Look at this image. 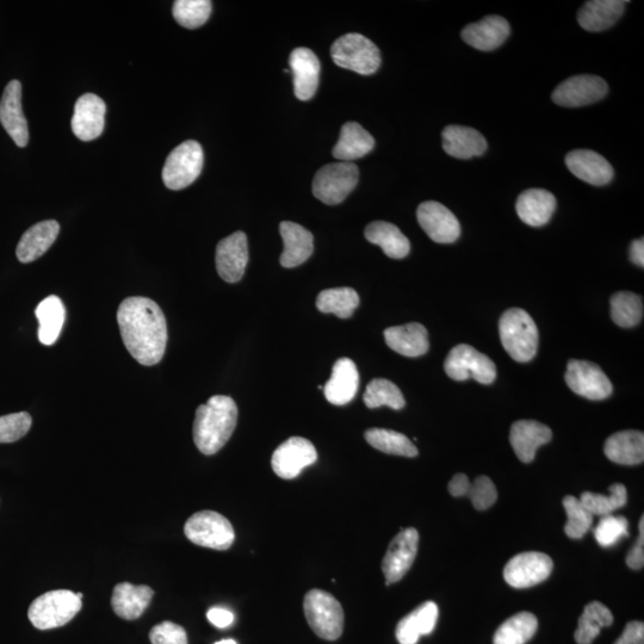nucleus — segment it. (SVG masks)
Returning a JSON list of instances; mask_svg holds the SVG:
<instances>
[{"mask_svg": "<svg viewBox=\"0 0 644 644\" xmlns=\"http://www.w3.org/2000/svg\"><path fill=\"white\" fill-rule=\"evenodd\" d=\"M117 322L123 343L136 362L152 367L163 359L167 324L156 302L147 297H128L119 307Z\"/></svg>", "mask_w": 644, "mask_h": 644, "instance_id": "obj_1", "label": "nucleus"}, {"mask_svg": "<svg viewBox=\"0 0 644 644\" xmlns=\"http://www.w3.org/2000/svg\"><path fill=\"white\" fill-rule=\"evenodd\" d=\"M238 423V407L225 395L212 396L197 408L194 442L203 455L212 456L225 447Z\"/></svg>", "mask_w": 644, "mask_h": 644, "instance_id": "obj_2", "label": "nucleus"}, {"mask_svg": "<svg viewBox=\"0 0 644 644\" xmlns=\"http://www.w3.org/2000/svg\"><path fill=\"white\" fill-rule=\"evenodd\" d=\"M501 344L516 362H530L537 354L538 328L523 309L512 308L499 321Z\"/></svg>", "mask_w": 644, "mask_h": 644, "instance_id": "obj_3", "label": "nucleus"}, {"mask_svg": "<svg viewBox=\"0 0 644 644\" xmlns=\"http://www.w3.org/2000/svg\"><path fill=\"white\" fill-rule=\"evenodd\" d=\"M83 608L82 599L70 590H55L36 598L28 610L29 621L39 630L64 627Z\"/></svg>", "mask_w": 644, "mask_h": 644, "instance_id": "obj_4", "label": "nucleus"}, {"mask_svg": "<svg viewBox=\"0 0 644 644\" xmlns=\"http://www.w3.org/2000/svg\"><path fill=\"white\" fill-rule=\"evenodd\" d=\"M303 610L309 627L326 641H336L343 634L344 611L332 594L311 590L306 594Z\"/></svg>", "mask_w": 644, "mask_h": 644, "instance_id": "obj_5", "label": "nucleus"}, {"mask_svg": "<svg viewBox=\"0 0 644 644\" xmlns=\"http://www.w3.org/2000/svg\"><path fill=\"white\" fill-rule=\"evenodd\" d=\"M331 57L339 67L370 76L381 66L380 49L361 34H346L333 43Z\"/></svg>", "mask_w": 644, "mask_h": 644, "instance_id": "obj_6", "label": "nucleus"}, {"mask_svg": "<svg viewBox=\"0 0 644 644\" xmlns=\"http://www.w3.org/2000/svg\"><path fill=\"white\" fill-rule=\"evenodd\" d=\"M184 534L196 546L227 550L233 546L235 532L229 520L214 511H201L188 519Z\"/></svg>", "mask_w": 644, "mask_h": 644, "instance_id": "obj_7", "label": "nucleus"}, {"mask_svg": "<svg viewBox=\"0 0 644 644\" xmlns=\"http://www.w3.org/2000/svg\"><path fill=\"white\" fill-rule=\"evenodd\" d=\"M359 181V170L354 163H333L321 167L314 177L313 194L327 206L342 203Z\"/></svg>", "mask_w": 644, "mask_h": 644, "instance_id": "obj_8", "label": "nucleus"}, {"mask_svg": "<svg viewBox=\"0 0 644 644\" xmlns=\"http://www.w3.org/2000/svg\"><path fill=\"white\" fill-rule=\"evenodd\" d=\"M444 369L455 381L474 379L481 385H492L497 379V367L492 359L467 344L457 345L450 351Z\"/></svg>", "mask_w": 644, "mask_h": 644, "instance_id": "obj_9", "label": "nucleus"}, {"mask_svg": "<svg viewBox=\"0 0 644 644\" xmlns=\"http://www.w3.org/2000/svg\"><path fill=\"white\" fill-rule=\"evenodd\" d=\"M204 164L203 148L197 141L183 142L167 157L163 181L171 190H182L193 184L201 175Z\"/></svg>", "mask_w": 644, "mask_h": 644, "instance_id": "obj_10", "label": "nucleus"}, {"mask_svg": "<svg viewBox=\"0 0 644 644\" xmlns=\"http://www.w3.org/2000/svg\"><path fill=\"white\" fill-rule=\"evenodd\" d=\"M566 383L572 392L588 400H605L612 394V383L597 364L571 359Z\"/></svg>", "mask_w": 644, "mask_h": 644, "instance_id": "obj_11", "label": "nucleus"}, {"mask_svg": "<svg viewBox=\"0 0 644 644\" xmlns=\"http://www.w3.org/2000/svg\"><path fill=\"white\" fill-rule=\"evenodd\" d=\"M608 91L609 86L604 79L591 74H581L562 82L551 97L560 107L579 108L602 101Z\"/></svg>", "mask_w": 644, "mask_h": 644, "instance_id": "obj_12", "label": "nucleus"}, {"mask_svg": "<svg viewBox=\"0 0 644 644\" xmlns=\"http://www.w3.org/2000/svg\"><path fill=\"white\" fill-rule=\"evenodd\" d=\"M554 563L550 557L538 551H528L510 560L504 569L507 584L523 590L546 581L553 572Z\"/></svg>", "mask_w": 644, "mask_h": 644, "instance_id": "obj_13", "label": "nucleus"}, {"mask_svg": "<svg viewBox=\"0 0 644 644\" xmlns=\"http://www.w3.org/2000/svg\"><path fill=\"white\" fill-rule=\"evenodd\" d=\"M318 460V452L313 443L302 437H291L278 447L272 455L271 466L281 479L297 478L303 469Z\"/></svg>", "mask_w": 644, "mask_h": 644, "instance_id": "obj_14", "label": "nucleus"}, {"mask_svg": "<svg viewBox=\"0 0 644 644\" xmlns=\"http://www.w3.org/2000/svg\"><path fill=\"white\" fill-rule=\"evenodd\" d=\"M419 547V534L416 529L401 530L390 542L385 559L382 561V572L386 585L395 584L405 577L416 560Z\"/></svg>", "mask_w": 644, "mask_h": 644, "instance_id": "obj_15", "label": "nucleus"}, {"mask_svg": "<svg viewBox=\"0 0 644 644\" xmlns=\"http://www.w3.org/2000/svg\"><path fill=\"white\" fill-rule=\"evenodd\" d=\"M417 218L420 227L435 243L452 244L460 238V222L442 203L435 201L421 203L417 210Z\"/></svg>", "mask_w": 644, "mask_h": 644, "instance_id": "obj_16", "label": "nucleus"}, {"mask_svg": "<svg viewBox=\"0 0 644 644\" xmlns=\"http://www.w3.org/2000/svg\"><path fill=\"white\" fill-rule=\"evenodd\" d=\"M216 269L222 280L237 283L249 263V245L244 232H235L222 239L216 247Z\"/></svg>", "mask_w": 644, "mask_h": 644, "instance_id": "obj_17", "label": "nucleus"}, {"mask_svg": "<svg viewBox=\"0 0 644 644\" xmlns=\"http://www.w3.org/2000/svg\"><path fill=\"white\" fill-rule=\"evenodd\" d=\"M0 123L18 147H26L29 141V129L22 108V84L11 80L6 85L0 101Z\"/></svg>", "mask_w": 644, "mask_h": 644, "instance_id": "obj_18", "label": "nucleus"}, {"mask_svg": "<svg viewBox=\"0 0 644 644\" xmlns=\"http://www.w3.org/2000/svg\"><path fill=\"white\" fill-rule=\"evenodd\" d=\"M105 111H107V105L97 95L85 94L80 97L74 107L71 122L74 135L82 141H92L101 136L104 130Z\"/></svg>", "mask_w": 644, "mask_h": 644, "instance_id": "obj_19", "label": "nucleus"}, {"mask_svg": "<svg viewBox=\"0 0 644 644\" xmlns=\"http://www.w3.org/2000/svg\"><path fill=\"white\" fill-rule=\"evenodd\" d=\"M290 70L294 77L295 96L300 101H309L318 90L320 82V61L311 49L296 48L290 54Z\"/></svg>", "mask_w": 644, "mask_h": 644, "instance_id": "obj_20", "label": "nucleus"}, {"mask_svg": "<svg viewBox=\"0 0 644 644\" xmlns=\"http://www.w3.org/2000/svg\"><path fill=\"white\" fill-rule=\"evenodd\" d=\"M566 165L575 177L594 187H604L613 178V169L609 161L594 151H572L567 154Z\"/></svg>", "mask_w": 644, "mask_h": 644, "instance_id": "obj_21", "label": "nucleus"}, {"mask_svg": "<svg viewBox=\"0 0 644 644\" xmlns=\"http://www.w3.org/2000/svg\"><path fill=\"white\" fill-rule=\"evenodd\" d=\"M553 438L547 425L535 420H519L511 427L510 442L517 457L524 463L535 460L536 452Z\"/></svg>", "mask_w": 644, "mask_h": 644, "instance_id": "obj_22", "label": "nucleus"}, {"mask_svg": "<svg viewBox=\"0 0 644 644\" xmlns=\"http://www.w3.org/2000/svg\"><path fill=\"white\" fill-rule=\"evenodd\" d=\"M511 28L504 17L487 16L463 29L462 39L478 51L492 52L510 36Z\"/></svg>", "mask_w": 644, "mask_h": 644, "instance_id": "obj_23", "label": "nucleus"}, {"mask_svg": "<svg viewBox=\"0 0 644 644\" xmlns=\"http://www.w3.org/2000/svg\"><path fill=\"white\" fill-rule=\"evenodd\" d=\"M284 251L281 256L283 268H296L306 263L314 251V237L305 227L295 222L284 221L280 226Z\"/></svg>", "mask_w": 644, "mask_h": 644, "instance_id": "obj_24", "label": "nucleus"}, {"mask_svg": "<svg viewBox=\"0 0 644 644\" xmlns=\"http://www.w3.org/2000/svg\"><path fill=\"white\" fill-rule=\"evenodd\" d=\"M359 387V374L356 364L349 358H340L333 365L332 376L324 387L328 402L344 406L355 399Z\"/></svg>", "mask_w": 644, "mask_h": 644, "instance_id": "obj_25", "label": "nucleus"}, {"mask_svg": "<svg viewBox=\"0 0 644 644\" xmlns=\"http://www.w3.org/2000/svg\"><path fill=\"white\" fill-rule=\"evenodd\" d=\"M556 204L555 196L548 190L529 189L518 197L516 209L525 225L542 227L553 218Z\"/></svg>", "mask_w": 644, "mask_h": 644, "instance_id": "obj_26", "label": "nucleus"}, {"mask_svg": "<svg viewBox=\"0 0 644 644\" xmlns=\"http://www.w3.org/2000/svg\"><path fill=\"white\" fill-rule=\"evenodd\" d=\"M60 225L57 221L47 220L30 227L18 243L16 255L23 264L34 262L51 249L57 240Z\"/></svg>", "mask_w": 644, "mask_h": 644, "instance_id": "obj_27", "label": "nucleus"}, {"mask_svg": "<svg viewBox=\"0 0 644 644\" xmlns=\"http://www.w3.org/2000/svg\"><path fill=\"white\" fill-rule=\"evenodd\" d=\"M385 339L390 349L405 357H420L430 349L429 333L418 322L387 328Z\"/></svg>", "mask_w": 644, "mask_h": 644, "instance_id": "obj_28", "label": "nucleus"}, {"mask_svg": "<svg viewBox=\"0 0 644 644\" xmlns=\"http://www.w3.org/2000/svg\"><path fill=\"white\" fill-rule=\"evenodd\" d=\"M443 148L450 157L472 159L487 151V141L478 130L463 126H448L443 130Z\"/></svg>", "mask_w": 644, "mask_h": 644, "instance_id": "obj_29", "label": "nucleus"}, {"mask_svg": "<svg viewBox=\"0 0 644 644\" xmlns=\"http://www.w3.org/2000/svg\"><path fill=\"white\" fill-rule=\"evenodd\" d=\"M623 0H591L582 5L578 12V22L587 32H604L618 22L624 14Z\"/></svg>", "mask_w": 644, "mask_h": 644, "instance_id": "obj_30", "label": "nucleus"}, {"mask_svg": "<svg viewBox=\"0 0 644 644\" xmlns=\"http://www.w3.org/2000/svg\"><path fill=\"white\" fill-rule=\"evenodd\" d=\"M154 591L146 585L134 586L129 582L116 585L111 598V606L117 616L126 621H134L142 616L150 606Z\"/></svg>", "mask_w": 644, "mask_h": 644, "instance_id": "obj_31", "label": "nucleus"}, {"mask_svg": "<svg viewBox=\"0 0 644 644\" xmlns=\"http://www.w3.org/2000/svg\"><path fill=\"white\" fill-rule=\"evenodd\" d=\"M439 610L436 603L426 602L410 615L402 618L396 627L400 644H417L421 636L430 635L436 628Z\"/></svg>", "mask_w": 644, "mask_h": 644, "instance_id": "obj_32", "label": "nucleus"}, {"mask_svg": "<svg viewBox=\"0 0 644 644\" xmlns=\"http://www.w3.org/2000/svg\"><path fill=\"white\" fill-rule=\"evenodd\" d=\"M375 140L367 130L357 122H348L340 132V138L337 145L333 148V157L352 163V161L361 159L374 150Z\"/></svg>", "mask_w": 644, "mask_h": 644, "instance_id": "obj_33", "label": "nucleus"}, {"mask_svg": "<svg viewBox=\"0 0 644 644\" xmlns=\"http://www.w3.org/2000/svg\"><path fill=\"white\" fill-rule=\"evenodd\" d=\"M604 452L610 461L622 466H636L644 461V435L640 431L617 432L608 438Z\"/></svg>", "mask_w": 644, "mask_h": 644, "instance_id": "obj_34", "label": "nucleus"}, {"mask_svg": "<svg viewBox=\"0 0 644 644\" xmlns=\"http://www.w3.org/2000/svg\"><path fill=\"white\" fill-rule=\"evenodd\" d=\"M365 238L369 243L380 246L385 255L393 259H402L411 251V243L398 227L389 222H371L365 228Z\"/></svg>", "mask_w": 644, "mask_h": 644, "instance_id": "obj_35", "label": "nucleus"}, {"mask_svg": "<svg viewBox=\"0 0 644 644\" xmlns=\"http://www.w3.org/2000/svg\"><path fill=\"white\" fill-rule=\"evenodd\" d=\"M35 315L40 324V342L47 346L57 343L66 318L63 301L58 296H48L37 306Z\"/></svg>", "mask_w": 644, "mask_h": 644, "instance_id": "obj_36", "label": "nucleus"}, {"mask_svg": "<svg viewBox=\"0 0 644 644\" xmlns=\"http://www.w3.org/2000/svg\"><path fill=\"white\" fill-rule=\"evenodd\" d=\"M538 622L530 612H520L500 625L494 644H526L535 636Z\"/></svg>", "mask_w": 644, "mask_h": 644, "instance_id": "obj_37", "label": "nucleus"}, {"mask_svg": "<svg viewBox=\"0 0 644 644\" xmlns=\"http://www.w3.org/2000/svg\"><path fill=\"white\" fill-rule=\"evenodd\" d=\"M359 306V296L352 288H334L321 291L317 308L321 313L334 314L340 319H349Z\"/></svg>", "mask_w": 644, "mask_h": 644, "instance_id": "obj_38", "label": "nucleus"}, {"mask_svg": "<svg viewBox=\"0 0 644 644\" xmlns=\"http://www.w3.org/2000/svg\"><path fill=\"white\" fill-rule=\"evenodd\" d=\"M613 623L611 611L599 602L588 604L579 619L575 641L578 644H591L605 627Z\"/></svg>", "mask_w": 644, "mask_h": 644, "instance_id": "obj_39", "label": "nucleus"}, {"mask_svg": "<svg viewBox=\"0 0 644 644\" xmlns=\"http://www.w3.org/2000/svg\"><path fill=\"white\" fill-rule=\"evenodd\" d=\"M365 439L376 450L385 454L416 457L419 451L410 438L400 432L386 429H370L365 432Z\"/></svg>", "mask_w": 644, "mask_h": 644, "instance_id": "obj_40", "label": "nucleus"}, {"mask_svg": "<svg viewBox=\"0 0 644 644\" xmlns=\"http://www.w3.org/2000/svg\"><path fill=\"white\" fill-rule=\"evenodd\" d=\"M611 317L619 327L639 325L643 318L642 297L630 291H619L611 297Z\"/></svg>", "mask_w": 644, "mask_h": 644, "instance_id": "obj_41", "label": "nucleus"}, {"mask_svg": "<svg viewBox=\"0 0 644 644\" xmlns=\"http://www.w3.org/2000/svg\"><path fill=\"white\" fill-rule=\"evenodd\" d=\"M580 501L593 516L605 517L627 505L628 492L622 483H615L609 495L585 492Z\"/></svg>", "mask_w": 644, "mask_h": 644, "instance_id": "obj_42", "label": "nucleus"}, {"mask_svg": "<svg viewBox=\"0 0 644 644\" xmlns=\"http://www.w3.org/2000/svg\"><path fill=\"white\" fill-rule=\"evenodd\" d=\"M363 400L368 408L387 406L392 410L399 411L406 405L404 395H402L399 387L386 379L371 381L367 390H365Z\"/></svg>", "mask_w": 644, "mask_h": 644, "instance_id": "obj_43", "label": "nucleus"}, {"mask_svg": "<svg viewBox=\"0 0 644 644\" xmlns=\"http://www.w3.org/2000/svg\"><path fill=\"white\" fill-rule=\"evenodd\" d=\"M212 9L209 0H177L173 5V17L182 27L196 29L209 20Z\"/></svg>", "mask_w": 644, "mask_h": 644, "instance_id": "obj_44", "label": "nucleus"}, {"mask_svg": "<svg viewBox=\"0 0 644 644\" xmlns=\"http://www.w3.org/2000/svg\"><path fill=\"white\" fill-rule=\"evenodd\" d=\"M563 507H565L568 517L565 526L566 534L574 540H579L592 528L594 516L581 503L580 499L573 497V495H568L563 499Z\"/></svg>", "mask_w": 644, "mask_h": 644, "instance_id": "obj_45", "label": "nucleus"}, {"mask_svg": "<svg viewBox=\"0 0 644 644\" xmlns=\"http://www.w3.org/2000/svg\"><path fill=\"white\" fill-rule=\"evenodd\" d=\"M629 535V523L627 518L616 516H605L594 530L597 542L604 548L615 546L623 537Z\"/></svg>", "mask_w": 644, "mask_h": 644, "instance_id": "obj_46", "label": "nucleus"}, {"mask_svg": "<svg viewBox=\"0 0 644 644\" xmlns=\"http://www.w3.org/2000/svg\"><path fill=\"white\" fill-rule=\"evenodd\" d=\"M33 419L27 412L0 417V443H14L27 435Z\"/></svg>", "mask_w": 644, "mask_h": 644, "instance_id": "obj_47", "label": "nucleus"}, {"mask_svg": "<svg viewBox=\"0 0 644 644\" xmlns=\"http://www.w3.org/2000/svg\"><path fill=\"white\" fill-rule=\"evenodd\" d=\"M467 497L472 500L476 510L485 511L498 500V492L493 481L482 475L470 485Z\"/></svg>", "mask_w": 644, "mask_h": 644, "instance_id": "obj_48", "label": "nucleus"}, {"mask_svg": "<svg viewBox=\"0 0 644 644\" xmlns=\"http://www.w3.org/2000/svg\"><path fill=\"white\" fill-rule=\"evenodd\" d=\"M150 640L152 644H188V635L181 625L166 621L152 628Z\"/></svg>", "mask_w": 644, "mask_h": 644, "instance_id": "obj_49", "label": "nucleus"}, {"mask_svg": "<svg viewBox=\"0 0 644 644\" xmlns=\"http://www.w3.org/2000/svg\"><path fill=\"white\" fill-rule=\"evenodd\" d=\"M640 536L637 538L635 546L629 551L627 557V565L634 569V571H639L644 566V517L642 516L640 520Z\"/></svg>", "mask_w": 644, "mask_h": 644, "instance_id": "obj_50", "label": "nucleus"}, {"mask_svg": "<svg viewBox=\"0 0 644 644\" xmlns=\"http://www.w3.org/2000/svg\"><path fill=\"white\" fill-rule=\"evenodd\" d=\"M615 644H644L643 622H630L625 627L623 634Z\"/></svg>", "mask_w": 644, "mask_h": 644, "instance_id": "obj_51", "label": "nucleus"}, {"mask_svg": "<svg viewBox=\"0 0 644 644\" xmlns=\"http://www.w3.org/2000/svg\"><path fill=\"white\" fill-rule=\"evenodd\" d=\"M207 618L214 627L226 629L231 627L234 622L233 612L224 608H212L207 612Z\"/></svg>", "mask_w": 644, "mask_h": 644, "instance_id": "obj_52", "label": "nucleus"}, {"mask_svg": "<svg viewBox=\"0 0 644 644\" xmlns=\"http://www.w3.org/2000/svg\"><path fill=\"white\" fill-rule=\"evenodd\" d=\"M470 485L468 476L464 474H456L449 483V492L452 497L461 498L467 497Z\"/></svg>", "mask_w": 644, "mask_h": 644, "instance_id": "obj_53", "label": "nucleus"}, {"mask_svg": "<svg viewBox=\"0 0 644 644\" xmlns=\"http://www.w3.org/2000/svg\"><path fill=\"white\" fill-rule=\"evenodd\" d=\"M630 259L631 262L637 266H644V240L643 238L633 241L630 246Z\"/></svg>", "mask_w": 644, "mask_h": 644, "instance_id": "obj_54", "label": "nucleus"}, {"mask_svg": "<svg viewBox=\"0 0 644 644\" xmlns=\"http://www.w3.org/2000/svg\"><path fill=\"white\" fill-rule=\"evenodd\" d=\"M215 644H238V643L232 639H227V640H222L220 642H216Z\"/></svg>", "mask_w": 644, "mask_h": 644, "instance_id": "obj_55", "label": "nucleus"}, {"mask_svg": "<svg viewBox=\"0 0 644 644\" xmlns=\"http://www.w3.org/2000/svg\"><path fill=\"white\" fill-rule=\"evenodd\" d=\"M76 594H77V597H78V598L83 599V597H84V596H83V593H76Z\"/></svg>", "mask_w": 644, "mask_h": 644, "instance_id": "obj_56", "label": "nucleus"}]
</instances>
